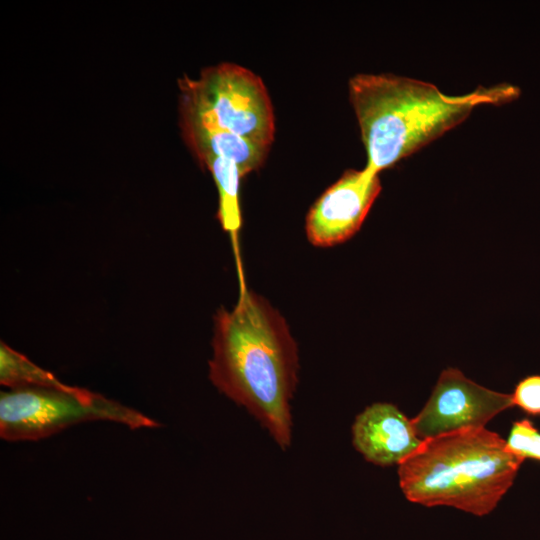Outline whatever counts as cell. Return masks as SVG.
Here are the masks:
<instances>
[{
    "mask_svg": "<svg viewBox=\"0 0 540 540\" xmlns=\"http://www.w3.org/2000/svg\"><path fill=\"white\" fill-rule=\"evenodd\" d=\"M236 305L214 317L213 385L245 407L285 449L291 441L290 400L297 381V348L282 316L240 284Z\"/></svg>",
    "mask_w": 540,
    "mask_h": 540,
    "instance_id": "obj_1",
    "label": "cell"
},
{
    "mask_svg": "<svg viewBox=\"0 0 540 540\" xmlns=\"http://www.w3.org/2000/svg\"><path fill=\"white\" fill-rule=\"evenodd\" d=\"M348 88L366 166L377 173L463 122L475 107L504 104L519 95L517 87L504 83L449 96L432 83L394 74H357Z\"/></svg>",
    "mask_w": 540,
    "mask_h": 540,
    "instance_id": "obj_2",
    "label": "cell"
},
{
    "mask_svg": "<svg viewBox=\"0 0 540 540\" xmlns=\"http://www.w3.org/2000/svg\"><path fill=\"white\" fill-rule=\"evenodd\" d=\"M523 461L498 434L463 429L423 440L399 464V483L411 502L483 516L511 487Z\"/></svg>",
    "mask_w": 540,
    "mask_h": 540,
    "instance_id": "obj_3",
    "label": "cell"
},
{
    "mask_svg": "<svg viewBox=\"0 0 540 540\" xmlns=\"http://www.w3.org/2000/svg\"><path fill=\"white\" fill-rule=\"evenodd\" d=\"M182 119L235 133L270 148L273 106L262 79L241 65L222 62L204 68L197 79L178 81Z\"/></svg>",
    "mask_w": 540,
    "mask_h": 540,
    "instance_id": "obj_4",
    "label": "cell"
},
{
    "mask_svg": "<svg viewBox=\"0 0 540 540\" xmlns=\"http://www.w3.org/2000/svg\"><path fill=\"white\" fill-rule=\"evenodd\" d=\"M89 421H109L130 429L159 424L134 408L90 390L21 388L0 394V436L6 441H36Z\"/></svg>",
    "mask_w": 540,
    "mask_h": 540,
    "instance_id": "obj_5",
    "label": "cell"
},
{
    "mask_svg": "<svg viewBox=\"0 0 540 540\" xmlns=\"http://www.w3.org/2000/svg\"><path fill=\"white\" fill-rule=\"evenodd\" d=\"M512 395L487 389L460 370H443L421 412L411 420L418 438L484 428L498 413L513 407Z\"/></svg>",
    "mask_w": 540,
    "mask_h": 540,
    "instance_id": "obj_6",
    "label": "cell"
},
{
    "mask_svg": "<svg viewBox=\"0 0 540 540\" xmlns=\"http://www.w3.org/2000/svg\"><path fill=\"white\" fill-rule=\"evenodd\" d=\"M379 173L368 168L347 170L310 208L306 234L315 246H333L361 227L381 191Z\"/></svg>",
    "mask_w": 540,
    "mask_h": 540,
    "instance_id": "obj_7",
    "label": "cell"
},
{
    "mask_svg": "<svg viewBox=\"0 0 540 540\" xmlns=\"http://www.w3.org/2000/svg\"><path fill=\"white\" fill-rule=\"evenodd\" d=\"M353 444L374 464H400L422 441L412 422L395 405L375 403L357 415L352 426Z\"/></svg>",
    "mask_w": 540,
    "mask_h": 540,
    "instance_id": "obj_8",
    "label": "cell"
},
{
    "mask_svg": "<svg viewBox=\"0 0 540 540\" xmlns=\"http://www.w3.org/2000/svg\"><path fill=\"white\" fill-rule=\"evenodd\" d=\"M180 125L184 140L198 159L204 156L228 159L238 166L242 176L257 170L269 152V147L224 129L182 118Z\"/></svg>",
    "mask_w": 540,
    "mask_h": 540,
    "instance_id": "obj_9",
    "label": "cell"
},
{
    "mask_svg": "<svg viewBox=\"0 0 540 540\" xmlns=\"http://www.w3.org/2000/svg\"><path fill=\"white\" fill-rule=\"evenodd\" d=\"M199 161L211 172L219 196L218 218L222 228L231 236L238 253V232L241 227L239 202L240 179L243 177L238 166L225 158L204 156ZM238 256V254H237Z\"/></svg>",
    "mask_w": 540,
    "mask_h": 540,
    "instance_id": "obj_10",
    "label": "cell"
},
{
    "mask_svg": "<svg viewBox=\"0 0 540 540\" xmlns=\"http://www.w3.org/2000/svg\"><path fill=\"white\" fill-rule=\"evenodd\" d=\"M0 383L10 389L44 388L73 391L77 387L63 383L53 373L36 365L3 341L0 343Z\"/></svg>",
    "mask_w": 540,
    "mask_h": 540,
    "instance_id": "obj_11",
    "label": "cell"
},
{
    "mask_svg": "<svg viewBox=\"0 0 540 540\" xmlns=\"http://www.w3.org/2000/svg\"><path fill=\"white\" fill-rule=\"evenodd\" d=\"M506 448L509 452L522 458H532L540 461V432L528 419L514 422Z\"/></svg>",
    "mask_w": 540,
    "mask_h": 540,
    "instance_id": "obj_12",
    "label": "cell"
},
{
    "mask_svg": "<svg viewBox=\"0 0 540 540\" xmlns=\"http://www.w3.org/2000/svg\"><path fill=\"white\" fill-rule=\"evenodd\" d=\"M511 395L514 406L529 414L540 415V375L527 376L519 381Z\"/></svg>",
    "mask_w": 540,
    "mask_h": 540,
    "instance_id": "obj_13",
    "label": "cell"
}]
</instances>
